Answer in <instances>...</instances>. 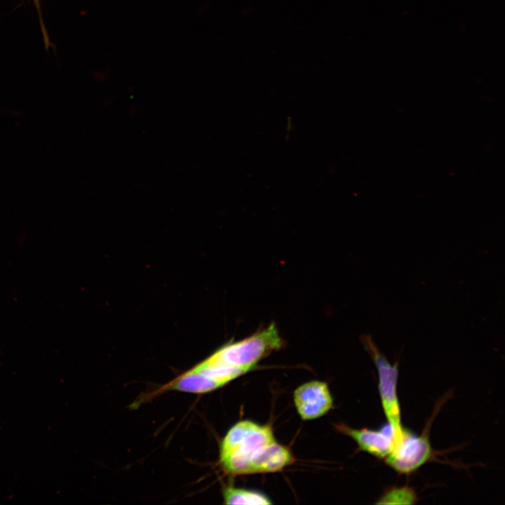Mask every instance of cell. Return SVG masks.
<instances>
[{"mask_svg":"<svg viewBox=\"0 0 505 505\" xmlns=\"http://www.w3.org/2000/svg\"><path fill=\"white\" fill-rule=\"evenodd\" d=\"M219 453L220 465L230 476L279 472L295 461L291 450L276 440L270 424L248 419L229 429Z\"/></svg>","mask_w":505,"mask_h":505,"instance_id":"obj_1","label":"cell"},{"mask_svg":"<svg viewBox=\"0 0 505 505\" xmlns=\"http://www.w3.org/2000/svg\"><path fill=\"white\" fill-rule=\"evenodd\" d=\"M360 339L377 370L378 389L382 406L392 431V452L402 443L409 432L401 424L400 408L397 394L398 363L396 362L391 364L388 361L370 335L364 334L361 336Z\"/></svg>","mask_w":505,"mask_h":505,"instance_id":"obj_2","label":"cell"},{"mask_svg":"<svg viewBox=\"0 0 505 505\" xmlns=\"http://www.w3.org/2000/svg\"><path fill=\"white\" fill-rule=\"evenodd\" d=\"M436 415L434 411L420 436H415L410 431L408 433L402 443L384 459L387 466L399 474L409 475L435 458L429 431L431 419Z\"/></svg>","mask_w":505,"mask_h":505,"instance_id":"obj_3","label":"cell"},{"mask_svg":"<svg viewBox=\"0 0 505 505\" xmlns=\"http://www.w3.org/2000/svg\"><path fill=\"white\" fill-rule=\"evenodd\" d=\"M293 401L302 420H312L323 417L333 407V398L328 384L313 380L295 389Z\"/></svg>","mask_w":505,"mask_h":505,"instance_id":"obj_4","label":"cell"},{"mask_svg":"<svg viewBox=\"0 0 505 505\" xmlns=\"http://www.w3.org/2000/svg\"><path fill=\"white\" fill-rule=\"evenodd\" d=\"M335 428L338 432L353 439L359 450L377 459L384 460L392 450V431L389 424L379 430L358 429L344 423L335 424Z\"/></svg>","mask_w":505,"mask_h":505,"instance_id":"obj_5","label":"cell"},{"mask_svg":"<svg viewBox=\"0 0 505 505\" xmlns=\"http://www.w3.org/2000/svg\"><path fill=\"white\" fill-rule=\"evenodd\" d=\"M219 388L220 386L212 380L188 370L163 385L158 392L172 390L201 394L211 392Z\"/></svg>","mask_w":505,"mask_h":505,"instance_id":"obj_6","label":"cell"},{"mask_svg":"<svg viewBox=\"0 0 505 505\" xmlns=\"http://www.w3.org/2000/svg\"><path fill=\"white\" fill-rule=\"evenodd\" d=\"M222 497L225 504H271V499L264 493L245 488L235 487L231 485L222 488Z\"/></svg>","mask_w":505,"mask_h":505,"instance_id":"obj_7","label":"cell"},{"mask_svg":"<svg viewBox=\"0 0 505 505\" xmlns=\"http://www.w3.org/2000/svg\"><path fill=\"white\" fill-rule=\"evenodd\" d=\"M414 489L408 486L392 487L375 502L377 504H414L417 501Z\"/></svg>","mask_w":505,"mask_h":505,"instance_id":"obj_8","label":"cell"},{"mask_svg":"<svg viewBox=\"0 0 505 505\" xmlns=\"http://www.w3.org/2000/svg\"><path fill=\"white\" fill-rule=\"evenodd\" d=\"M38 11H39V0H33Z\"/></svg>","mask_w":505,"mask_h":505,"instance_id":"obj_9","label":"cell"}]
</instances>
